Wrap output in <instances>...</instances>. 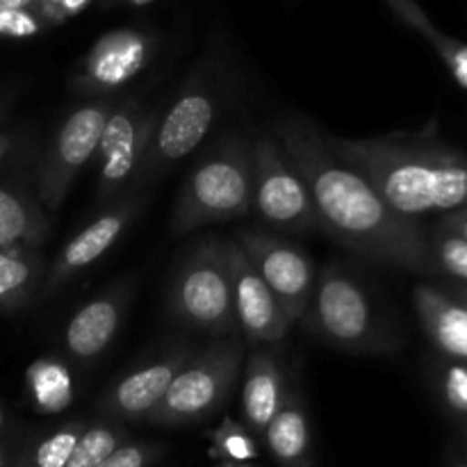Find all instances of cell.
I'll return each mask as SVG.
<instances>
[{
  "label": "cell",
  "mask_w": 467,
  "mask_h": 467,
  "mask_svg": "<svg viewBox=\"0 0 467 467\" xmlns=\"http://www.w3.org/2000/svg\"><path fill=\"white\" fill-rule=\"evenodd\" d=\"M274 132L308 185L322 231L374 263L401 269L427 267L431 251L415 219L388 208L368 178L328 149L327 137L315 123L285 114Z\"/></svg>",
  "instance_id": "6da1fadb"
},
{
  "label": "cell",
  "mask_w": 467,
  "mask_h": 467,
  "mask_svg": "<svg viewBox=\"0 0 467 467\" xmlns=\"http://www.w3.org/2000/svg\"><path fill=\"white\" fill-rule=\"evenodd\" d=\"M327 144L342 162L363 173L401 217L467 205V162L456 155L390 140L327 137Z\"/></svg>",
  "instance_id": "7a4b0ae2"
},
{
  "label": "cell",
  "mask_w": 467,
  "mask_h": 467,
  "mask_svg": "<svg viewBox=\"0 0 467 467\" xmlns=\"http://www.w3.org/2000/svg\"><path fill=\"white\" fill-rule=\"evenodd\" d=\"M228 87H231V71H228L226 46L222 39H213L201 55L199 64L182 82L176 100L155 123L149 150L135 178L137 187L167 173L173 164L199 149L226 103Z\"/></svg>",
  "instance_id": "3957f363"
},
{
  "label": "cell",
  "mask_w": 467,
  "mask_h": 467,
  "mask_svg": "<svg viewBox=\"0 0 467 467\" xmlns=\"http://www.w3.org/2000/svg\"><path fill=\"white\" fill-rule=\"evenodd\" d=\"M251 208H254L251 146L240 137H231L192 169L173 210L171 231L176 235H187L208 223L244 217Z\"/></svg>",
  "instance_id": "277c9868"
},
{
  "label": "cell",
  "mask_w": 467,
  "mask_h": 467,
  "mask_svg": "<svg viewBox=\"0 0 467 467\" xmlns=\"http://www.w3.org/2000/svg\"><path fill=\"white\" fill-rule=\"evenodd\" d=\"M169 313L176 322L213 337L237 331L226 240L208 237L182 258L169 287Z\"/></svg>",
  "instance_id": "5b68a950"
},
{
  "label": "cell",
  "mask_w": 467,
  "mask_h": 467,
  "mask_svg": "<svg viewBox=\"0 0 467 467\" xmlns=\"http://www.w3.org/2000/svg\"><path fill=\"white\" fill-rule=\"evenodd\" d=\"M308 313L319 337L337 349L383 354L395 347L388 328L374 313L365 285L340 265H328L317 276Z\"/></svg>",
  "instance_id": "8992f818"
},
{
  "label": "cell",
  "mask_w": 467,
  "mask_h": 467,
  "mask_svg": "<svg viewBox=\"0 0 467 467\" xmlns=\"http://www.w3.org/2000/svg\"><path fill=\"white\" fill-rule=\"evenodd\" d=\"M242 360L244 345L235 337H223L205 349L194 351L173 379L162 404L146 422L155 427H185L208 420L226 404L235 388Z\"/></svg>",
  "instance_id": "52a82bcc"
},
{
  "label": "cell",
  "mask_w": 467,
  "mask_h": 467,
  "mask_svg": "<svg viewBox=\"0 0 467 467\" xmlns=\"http://www.w3.org/2000/svg\"><path fill=\"white\" fill-rule=\"evenodd\" d=\"M254 205L263 219L287 233L317 231L319 217L308 185L274 135L251 144Z\"/></svg>",
  "instance_id": "ba28073f"
},
{
  "label": "cell",
  "mask_w": 467,
  "mask_h": 467,
  "mask_svg": "<svg viewBox=\"0 0 467 467\" xmlns=\"http://www.w3.org/2000/svg\"><path fill=\"white\" fill-rule=\"evenodd\" d=\"M109 100H94L73 109L55 132L39 171V201L48 210H57L76 182L78 173L91 162L99 149L109 114Z\"/></svg>",
  "instance_id": "9c48e42d"
},
{
  "label": "cell",
  "mask_w": 467,
  "mask_h": 467,
  "mask_svg": "<svg viewBox=\"0 0 467 467\" xmlns=\"http://www.w3.org/2000/svg\"><path fill=\"white\" fill-rule=\"evenodd\" d=\"M158 114L130 99L112 109L96 149V201L108 203L135 181L149 150Z\"/></svg>",
  "instance_id": "30bf717a"
},
{
  "label": "cell",
  "mask_w": 467,
  "mask_h": 467,
  "mask_svg": "<svg viewBox=\"0 0 467 467\" xmlns=\"http://www.w3.org/2000/svg\"><path fill=\"white\" fill-rule=\"evenodd\" d=\"M160 36L141 27H117L94 41L71 76V89L82 96L114 94L140 76L158 55Z\"/></svg>",
  "instance_id": "8fae6325"
},
{
  "label": "cell",
  "mask_w": 467,
  "mask_h": 467,
  "mask_svg": "<svg viewBox=\"0 0 467 467\" xmlns=\"http://www.w3.org/2000/svg\"><path fill=\"white\" fill-rule=\"evenodd\" d=\"M235 242L274 292L290 324L299 322L308 313L315 281H317L313 260L301 249L272 237L269 233L240 231Z\"/></svg>",
  "instance_id": "7c38bea8"
},
{
  "label": "cell",
  "mask_w": 467,
  "mask_h": 467,
  "mask_svg": "<svg viewBox=\"0 0 467 467\" xmlns=\"http://www.w3.org/2000/svg\"><path fill=\"white\" fill-rule=\"evenodd\" d=\"M226 251L237 328H242L246 340L255 345H276L290 331V319L285 317L278 299L263 281L249 255L242 251V246L235 240H226Z\"/></svg>",
  "instance_id": "4fadbf2b"
},
{
  "label": "cell",
  "mask_w": 467,
  "mask_h": 467,
  "mask_svg": "<svg viewBox=\"0 0 467 467\" xmlns=\"http://www.w3.org/2000/svg\"><path fill=\"white\" fill-rule=\"evenodd\" d=\"M192 356L194 349L187 342H178L160 358L119 379L100 400V410L117 420H149Z\"/></svg>",
  "instance_id": "5bb4252c"
},
{
  "label": "cell",
  "mask_w": 467,
  "mask_h": 467,
  "mask_svg": "<svg viewBox=\"0 0 467 467\" xmlns=\"http://www.w3.org/2000/svg\"><path fill=\"white\" fill-rule=\"evenodd\" d=\"M137 208H140V203H137L135 196H128V199L119 201L117 205L105 210L89 226L82 228L73 240H68L67 246L55 258L53 267L46 274V283L41 287L44 299H48L50 295L62 290L73 276H78L82 269H87L100 255L108 254L114 242L123 235L128 223L135 219Z\"/></svg>",
  "instance_id": "9a60e30c"
},
{
  "label": "cell",
  "mask_w": 467,
  "mask_h": 467,
  "mask_svg": "<svg viewBox=\"0 0 467 467\" xmlns=\"http://www.w3.org/2000/svg\"><path fill=\"white\" fill-rule=\"evenodd\" d=\"M130 287H112L105 295L87 301L71 317L64 331V347L76 360H94L103 354L121 327Z\"/></svg>",
  "instance_id": "2e32d148"
},
{
  "label": "cell",
  "mask_w": 467,
  "mask_h": 467,
  "mask_svg": "<svg viewBox=\"0 0 467 467\" xmlns=\"http://www.w3.org/2000/svg\"><path fill=\"white\" fill-rule=\"evenodd\" d=\"M287 397L285 377L269 351L258 349L246 360L242 386V415L254 433H265Z\"/></svg>",
  "instance_id": "e0dca14e"
},
{
  "label": "cell",
  "mask_w": 467,
  "mask_h": 467,
  "mask_svg": "<svg viewBox=\"0 0 467 467\" xmlns=\"http://www.w3.org/2000/svg\"><path fill=\"white\" fill-rule=\"evenodd\" d=\"M263 436L265 445L281 467H315L308 410L296 390H287L281 410Z\"/></svg>",
  "instance_id": "ac0fdd59"
},
{
  "label": "cell",
  "mask_w": 467,
  "mask_h": 467,
  "mask_svg": "<svg viewBox=\"0 0 467 467\" xmlns=\"http://www.w3.org/2000/svg\"><path fill=\"white\" fill-rule=\"evenodd\" d=\"M415 306L424 328L441 351L456 360H467V308L447 299L433 287L415 290Z\"/></svg>",
  "instance_id": "d6986e66"
},
{
  "label": "cell",
  "mask_w": 467,
  "mask_h": 467,
  "mask_svg": "<svg viewBox=\"0 0 467 467\" xmlns=\"http://www.w3.org/2000/svg\"><path fill=\"white\" fill-rule=\"evenodd\" d=\"M48 226L36 201L0 187V249H36L48 235Z\"/></svg>",
  "instance_id": "ffe728a7"
},
{
  "label": "cell",
  "mask_w": 467,
  "mask_h": 467,
  "mask_svg": "<svg viewBox=\"0 0 467 467\" xmlns=\"http://www.w3.org/2000/svg\"><path fill=\"white\" fill-rule=\"evenodd\" d=\"M44 274L36 249H0V313L21 308L35 295Z\"/></svg>",
  "instance_id": "44dd1931"
},
{
  "label": "cell",
  "mask_w": 467,
  "mask_h": 467,
  "mask_svg": "<svg viewBox=\"0 0 467 467\" xmlns=\"http://www.w3.org/2000/svg\"><path fill=\"white\" fill-rule=\"evenodd\" d=\"M27 395L39 413H62L73 401V379L59 358H39L26 372Z\"/></svg>",
  "instance_id": "7402d4cb"
},
{
  "label": "cell",
  "mask_w": 467,
  "mask_h": 467,
  "mask_svg": "<svg viewBox=\"0 0 467 467\" xmlns=\"http://www.w3.org/2000/svg\"><path fill=\"white\" fill-rule=\"evenodd\" d=\"M85 429L87 424L80 420L62 424L48 436L36 441L32 447H27L16 467H67L68 456H71L73 447H76L78 438L82 436Z\"/></svg>",
  "instance_id": "603a6c76"
},
{
  "label": "cell",
  "mask_w": 467,
  "mask_h": 467,
  "mask_svg": "<svg viewBox=\"0 0 467 467\" xmlns=\"http://www.w3.org/2000/svg\"><path fill=\"white\" fill-rule=\"evenodd\" d=\"M128 442V431L119 424H96L87 427L78 438L67 467H99L121 445Z\"/></svg>",
  "instance_id": "cb8c5ba5"
},
{
  "label": "cell",
  "mask_w": 467,
  "mask_h": 467,
  "mask_svg": "<svg viewBox=\"0 0 467 467\" xmlns=\"http://www.w3.org/2000/svg\"><path fill=\"white\" fill-rule=\"evenodd\" d=\"M210 456L219 463H249L258 459V442L244 424L233 418H223L217 429L208 433Z\"/></svg>",
  "instance_id": "d4e9b609"
},
{
  "label": "cell",
  "mask_w": 467,
  "mask_h": 467,
  "mask_svg": "<svg viewBox=\"0 0 467 467\" xmlns=\"http://www.w3.org/2000/svg\"><path fill=\"white\" fill-rule=\"evenodd\" d=\"M48 30L35 9H0V39H32Z\"/></svg>",
  "instance_id": "484cf974"
},
{
  "label": "cell",
  "mask_w": 467,
  "mask_h": 467,
  "mask_svg": "<svg viewBox=\"0 0 467 467\" xmlns=\"http://www.w3.org/2000/svg\"><path fill=\"white\" fill-rule=\"evenodd\" d=\"M436 260L441 267L445 269L451 276L467 281V240L459 235V233H445L436 240Z\"/></svg>",
  "instance_id": "4316f807"
},
{
  "label": "cell",
  "mask_w": 467,
  "mask_h": 467,
  "mask_svg": "<svg viewBox=\"0 0 467 467\" xmlns=\"http://www.w3.org/2000/svg\"><path fill=\"white\" fill-rule=\"evenodd\" d=\"M162 447L153 442H126L114 450L99 467H150L162 456Z\"/></svg>",
  "instance_id": "83f0119b"
},
{
  "label": "cell",
  "mask_w": 467,
  "mask_h": 467,
  "mask_svg": "<svg viewBox=\"0 0 467 467\" xmlns=\"http://www.w3.org/2000/svg\"><path fill=\"white\" fill-rule=\"evenodd\" d=\"M91 3L94 0H36V14L53 27L82 14Z\"/></svg>",
  "instance_id": "f1b7e54d"
},
{
  "label": "cell",
  "mask_w": 467,
  "mask_h": 467,
  "mask_svg": "<svg viewBox=\"0 0 467 467\" xmlns=\"http://www.w3.org/2000/svg\"><path fill=\"white\" fill-rule=\"evenodd\" d=\"M442 390L445 400L456 413L467 415V368L465 365H451L447 368L445 379H442Z\"/></svg>",
  "instance_id": "f546056e"
},
{
  "label": "cell",
  "mask_w": 467,
  "mask_h": 467,
  "mask_svg": "<svg viewBox=\"0 0 467 467\" xmlns=\"http://www.w3.org/2000/svg\"><path fill=\"white\" fill-rule=\"evenodd\" d=\"M450 68L451 73H454L456 80H459L467 89V46H463V48L459 50V55H456L454 62L450 64Z\"/></svg>",
  "instance_id": "4dcf8cb0"
},
{
  "label": "cell",
  "mask_w": 467,
  "mask_h": 467,
  "mask_svg": "<svg viewBox=\"0 0 467 467\" xmlns=\"http://www.w3.org/2000/svg\"><path fill=\"white\" fill-rule=\"evenodd\" d=\"M450 228L454 233H459L461 237H463V240H467V213H463V214H454V217L450 219Z\"/></svg>",
  "instance_id": "1f68e13d"
},
{
  "label": "cell",
  "mask_w": 467,
  "mask_h": 467,
  "mask_svg": "<svg viewBox=\"0 0 467 467\" xmlns=\"http://www.w3.org/2000/svg\"><path fill=\"white\" fill-rule=\"evenodd\" d=\"M0 9H35L36 0H0Z\"/></svg>",
  "instance_id": "d6a6232c"
},
{
  "label": "cell",
  "mask_w": 467,
  "mask_h": 467,
  "mask_svg": "<svg viewBox=\"0 0 467 467\" xmlns=\"http://www.w3.org/2000/svg\"><path fill=\"white\" fill-rule=\"evenodd\" d=\"M9 149H12V140H9L7 132L3 130V114H0V160L7 155Z\"/></svg>",
  "instance_id": "836d02e7"
},
{
  "label": "cell",
  "mask_w": 467,
  "mask_h": 467,
  "mask_svg": "<svg viewBox=\"0 0 467 467\" xmlns=\"http://www.w3.org/2000/svg\"><path fill=\"white\" fill-rule=\"evenodd\" d=\"M9 456H7V447L0 445V467H7Z\"/></svg>",
  "instance_id": "e575fe53"
},
{
  "label": "cell",
  "mask_w": 467,
  "mask_h": 467,
  "mask_svg": "<svg viewBox=\"0 0 467 467\" xmlns=\"http://www.w3.org/2000/svg\"><path fill=\"white\" fill-rule=\"evenodd\" d=\"M123 3L132 5V7H144V5H150L153 0H123Z\"/></svg>",
  "instance_id": "d590c367"
},
{
  "label": "cell",
  "mask_w": 467,
  "mask_h": 467,
  "mask_svg": "<svg viewBox=\"0 0 467 467\" xmlns=\"http://www.w3.org/2000/svg\"><path fill=\"white\" fill-rule=\"evenodd\" d=\"M214 467H254L249 463H217Z\"/></svg>",
  "instance_id": "8d00e7d4"
},
{
  "label": "cell",
  "mask_w": 467,
  "mask_h": 467,
  "mask_svg": "<svg viewBox=\"0 0 467 467\" xmlns=\"http://www.w3.org/2000/svg\"><path fill=\"white\" fill-rule=\"evenodd\" d=\"M3 424H5V409L3 404H0V429H3Z\"/></svg>",
  "instance_id": "74e56055"
},
{
  "label": "cell",
  "mask_w": 467,
  "mask_h": 467,
  "mask_svg": "<svg viewBox=\"0 0 467 467\" xmlns=\"http://www.w3.org/2000/svg\"><path fill=\"white\" fill-rule=\"evenodd\" d=\"M463 299H465V308H467V292L463 295Z\"/></svg>",
  "instance_id": "f35d334b"
},
{
  "label": "cell",
  "mask_w": 467,
  "mask_h": 467,
  "mask_svg": "<svg viewBox=\"0 0 467 467\" xmlns=\"http://www.w3.org/2000/svg\"><path fill=\"white\" fill-rule=\"evenodd\" d=\"M456 467H467V463H461V465H456Z\"/></svg>",
  "instance_id": "ab89813d"
}]
</instances>
